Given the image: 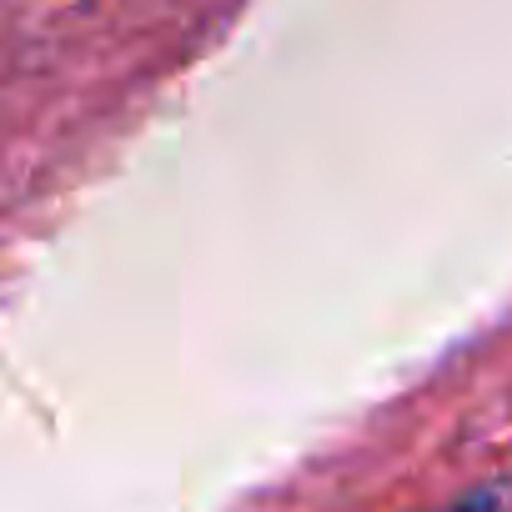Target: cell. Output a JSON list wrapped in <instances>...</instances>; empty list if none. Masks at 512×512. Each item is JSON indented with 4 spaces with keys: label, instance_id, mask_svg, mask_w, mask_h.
<instances>
[{
    "label": "cell",
    "instance_id": "cell-1",
    "mask_svg": "<svg viewBox=\"0 0 512 512\" xmlns=\"http://www.w3.org/2000/svg\"><path fill=\"white\" fill-rule=\"evenodd\" d=\"M437 512H512V487H507V482H482V487L452 497V502L437 507Z\"/></svg>",
    "mask_w": 512,
    "mask_h": 512
}]
</instances>
